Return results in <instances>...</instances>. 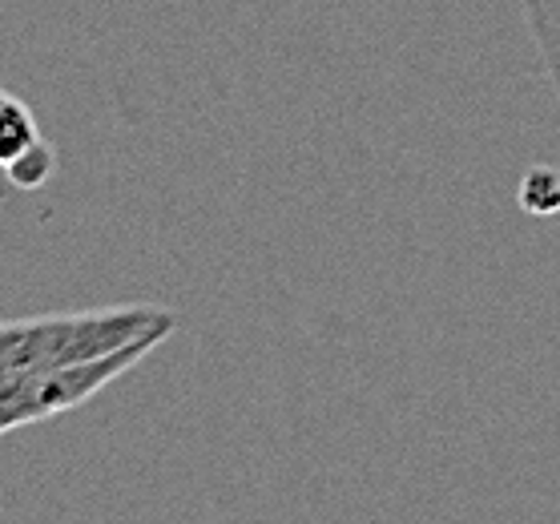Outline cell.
Segmentation results:
<instances>
[{
    "label": "cell",
    "instance_id": "obj_2",
    "mask_svg": "<svg viewBox=\"0 0 560 524\" xmlns=\"http://www.w3.org/2000/svg\"><path fill=\"white\" fill-rule=\"evenodd\" d=\"M166 339H138L114 356L73 363V368H28V371H0V435L28 428V423L52 420L65 411L81 408L85 399L121 380L141 359L158 351Z\"/></svg>",
    "mask_w": 560,
    "mask_h": 524
},
{
    "label": "cell",
    "instance_id": "obj_4",
    "mask_svg": "<svg viewBox=\"0 0 560 524\" xmlns=\"http://www.w3.org/2000/svg\"><path fill=\"white\" fill-rule=\"evenodd\" d=\"M52 170H57V154H52V145L45 141L37 154H28L25 162L9 174V182H13V186H21V190H40V186L52 178Z\"/></svg>",
    "mask_w": 560,
    "mask_h": 524
},
{
    "label": "cell",
    "instance_id": "obj_1",
    "mask_svg": "<svg viewBox=\"0 0 560 524\" xmlns=\"http://www.w3.org/2000/svg\"><path fill=\"white\" fill-rule=\"evenodd\" d=\"M178 315L150 303L102 311H65L0 323V371L73 368L121 351L138 339H170Z\"/></svg>",
    "mask_w": 560,
    "mask_h": 524
},
{
    "label": "cell",
    "instance_id": "obj_3",
    "mask_svg": "<svg viewBox=\"0 0 560 524\" xmlns=\"http://www.w3.org/2000/svg\"><path fill=\"white\" fill-rule=\"evenodd\" d=\"M40 145H45V133L37 126V114L16 93L0 85V170L13 174L28 154H37Z\"/></svg>",
    "mask_w": 560,
    "mask_h": 524
}]
</instances>
